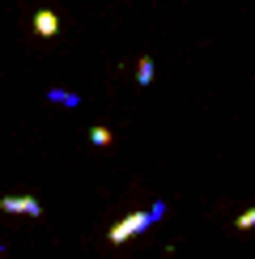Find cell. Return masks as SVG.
<instances>
[{"mask_svg":"<svg viewBox=\"0 0 255 259\" xmlns=\"http://www.w3.org/2000/svg\"><path fill=\"white\" fill-rule=\"evenodd\" d=\"M149 225H157L153 208H145V212H128L123 221H115V225H111V234H106V238H111L115 246H123L128 238H141V234L149 230Z\"/></svg>","mask_w":255,"mask_h":259,"instance_id":"cell-1","label":"cell"},{"mask_svg":"<svg viewBox=\"0 0 255 259\" xmlns=\"http://www.w3.org/2000/svg\"><path fill=\"white\" fill-rule=\"evenodd\" d=\"M0 212H9V217H38V212H42V204L30 196V191H13V196H5V200H0Z\"/></svg>","mask_w":255,"mask_h":259,"instance_id":"cell-2","label":"cell"},{"mask_svg":"<svg viewBox=\"0 0 255 259\" xmlns=\"http://www.w3.org/2000/svg\"><path fill=\"white\" fill-rule=\"evenodd\" d=\"M30 30H34L38 38H56L60 34V13L56 9H38V13L30 17Z\"/></svg>","mask_w":255,"mask_h":259,"instance_id":"cell-3","label":"cell"},{"mask_svg":"<svg viewBox=\"0 0 255 259\" xmlns=\"http://www.w3.org/2000/svg\"><path fill=\"white\" fill-rule=\"evenodd\" d=\"M153 77H157L153 56H141V60H136V85H153Z\"/></svg>","mask_w":255,"mask_h":259,"instance_id":"cell-4","label":"cell"},{"mask_svg":"<svg viewBox=\"0 0 255 259\" xmlns=\"http://www.w3.org/2000/svg\"><path fill=\"white\" fill-rule=\"evenodd\" d=\"M47 102H56V106H81V98L68 94V90H47Z\"/></svg>","mask_w":255,"mask_h":259,"instance_id":"cell-5","label":"cell"},{"mask_svg":"<svg viewBox=\"0 0 255 259\" xmlns=\"http://www.w3.org/2000/svg\"><path fill=\"white\" fill-rule=\"evenodd\" d=\"M90 145H98V149H102V145H111V127H102V123H98V127H90Z\"/></svg>","mask_w":255,"mask_h":259,"instance_id":"cell-6","label":"cell"},{"mask_svg":"<svg viewBox=\"0 0 255 259\" xmlns=\"http://www.w3.org/2000/svg\"><path fill=\"white\" fill-rule=\"evenodd\" d=\"M234 230H238V234H247V230H255V208H247V212H238V221H234Z\"/></svg>","mask_w":255,"mask_h":259,"instance_id":"cell-7","label":"cell"},{"mask_svg":"<svg viewBox=\"0 0 255 259\" xmlns=\"http://www.w3.org/2000/svg\"><path fill=\"white\" fill-rule=\"evenodd\" d=\"M0 255H5V242H0Z\"/></svg>","mask_w":255,"mask_h":259,"instance_id":"cell-8","label":"cell"}]
</instances>
